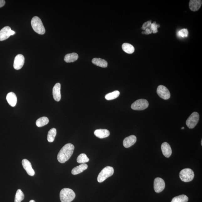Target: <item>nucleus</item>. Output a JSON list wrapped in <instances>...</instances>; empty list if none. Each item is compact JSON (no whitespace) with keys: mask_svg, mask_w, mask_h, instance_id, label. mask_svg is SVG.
Segmentation results:
<instances>
[{"mask_svg":"<svg viewBox=\"0 0 202 202\" xmlns=\"http://www.w3.org/2000/svg\"><path fill=\"white\" fill-rule=\"evenodd\" d=\"M74 149V146L72 144L69 143L65 145L58 154V161L61 163H64L68 161L72 156Z\"/></svg>","mask_w":202,"mask_h":202,"instance_id":"f257e3e1","label":"nucleus"},{"mask_svg":"<svg viewBox=\"0 0 202 202\" xmlns=\"http://www.w3.org/2000/svg\"><path fill=\"white\" fill-rule=\"evenodd\" d=\"M75 197V194L74 190L69 188L63 189L60 194L61 202H72L74 200Z\"/></svg>","mask_w":202,"mask_h":202,"instance_id":"f03ea898","label":"nucleus"},{"mask_svg":"<svg viewBox=\"0 0 202 202\" xmlns=\"http://www.w3.org/2000/svg\"><path fill=\"white\" fill-rule=\"evenodd\" d=\"M31 25L33 29L36 33L40 34H44L45 32V28L40 19L37 16H34L31 20Z\"/></svg>","mask_w":202,"mask_h":202,"instance_id":"7ed1b4c3","label":"nucleus"},{"mask_svg":"<svg viewBox=\"0 0 202 202\" xmlns=\"http://www.w3.org/2000/svg\"><path fill=\"white\" fill-rule=\"evenodd\" d=\"M114 173V169L112 167L107 166L105 167L100 172L97 177L98 182L101 183L111 176Z\"/></svg>","mask_w":202,"mask_h":202,"instance_id":"20e7f679","label":"nucleus"},{"mask_svg":"<svg viewBox=\"0 0 202 202\" xmlns=\"http://www.w3.org/2000/svg\"><path fill=\"white\" fill-rule=\"evenodd\" d=\"M179 177L182 181L188 182L193 180L194 177V173L192 169L186 168L181 171Z\"/></svg>","mask_w":202,"mask_h":202,"instance_id":"39448f33","label":"nucleus"},{"mask_svg":"<svg viewBox=\"0 0 202 202\" xmlns=\"http://www.w3.org/2000/svg\"><path fill=\"white\" fill-rule=\"evenodd\" d=\"M149 105L147 100L140 99L134 102L131 105V108L134 110L142 111L147 109Z\"/></svg>","mask_w":202,"mask_h":202,"instance_id":"423d86ee","label":"nucleus"},{"mask_svg":"<svg viewBox=\"0 0 202 202\" xmlns=\"http://www.w3.org/2000/svg\"><path fill=\"white\" fill-rule=\"evenodd\" d=\"M199 115L197 112H194L189 117L186 121V124L190 129L193 128L196 126L199 121Z\"/></svg>","mask_w":202,"mask_h":202,"instance_id":"0eeeda50","label":"nucleus"},{"mask_svg":"<svg viewBox=\"0 0 202 202\" xmlns=\"http://www.w3.org/2000/svg\"><path fill=\"white\" fill-rule=\"evenodd\" d=\"M15 34V32L11 29L10 27H4L0 30V41H3L8 39L11 36Z\"/></svg>","mask_w":202,"mask_h":202,"instance_id":"6e6552de","label":"nucleus"},{"mask_svg":"<svg viewBox=\"0 0 202 202\" xmlns=\"http://www.w3.org/2000/svg\"><path fill=\"white\" fill-rule=\"evenodd\" d=\"M157 93L159 97L164 100H168L170 97V93L168 88L163 85L158 87Z\"/></svg>","mask_w":202,"mask_h":202,"instance_id":"1a4fd4ad","label":"nucleus"},{"mask_svg":"<svg viewBox=\"0 0 202 202\" xmlns=\"http://www.w3.org/2000/svg\"><path fill=\"white\" fill-rule=\"evenodd\" d=\"M165 186L164 181L162 179L159 178L155 179L154 181V189L156 192L159 193L163 191Z\"/></svg>","mask_w":202,"mask_h":202,"instance_id":"9d476101","label":"nucleus"},{"mask_svg":"<svg viewBox=\"0 0 202 202\" xmlns=\"http://www.w3.org/2000/svg\"><path fill=\"white\" fill-rule=\"evenodd\" d=\"M24 57L22 54H18L16 56L13 63V67L15 70H20L22 68L24 63Z\"/></svg>","mask_w":202,"mask_h":202,"instance_id":"9b49d317","label":"nucleus"},{"mask_svg":"<svg viewBox=\"0 0 202 202\" xmlns=\"http://www.w3.org/2000/svg\"><path fill=\"white\" fill-rule=\"evenodd\" d=\"M22 164L27 174L30 176H34V175L35 174V172H34V169L32 168L31 163L27 159H23L22 161Z\"/></svg>","mask_w":202,"mask_h":202,"instance_id":"f8f14e48","label":"nucleus"},{"mask_svg":"<svg viewBox=\"0 0 202 202\" xmlns=\"http://www.w3.org/2000/svg\"><path fill=\"white\" fill-rule=\"evenodd\" d=\"M61 84L59 83H57L54 86L53 90V96L54 99L56 101H59L61 99L60 92Z\"/></svg>","mask_w":202,"mask_h":202,"instance_id":"ddd939ff","label":"nucleus"},{"mask_svg":"<svg viewBox=\"0 0 202 202\" xmlns=\"http://www.w3.org/2000/svg\"><path fill=\"white\" fill-rule=\"evenodd\" d=\"M161 149L163 155L166 158H169L172 155V150L170 146L167 142L162 144Z\"/></svg>","mask_w":202,"mask_h":202,"instance_id":"4468645a","label":"nucleus"},{"mask_svg":"<svg viewBox=\"0 0 202 202\" xmlns=\"http://www.w3.org/2000/svg\"><path fill=\"white\" fill-rule=\"evenodd\" d=\"M136 141L137 138L135 136H130L125 138L123 142V145L125 148H130L133 145Z\"/></svg>","mask_w":202,"mask_h":202,"instance_id":"2eb2a0df","label":"nucleus"},{"mask_svg":"<svg viewBox=\"0 0 202 202\" xmlns=\"http://www.w3.org/2000/svg\"><path fill=\"white\" fill-rule=\"evenodd\" d=\"M201 0H190L189 3V8L192 11L199 10L202 5Z\"/></svg>","mask_w":202,"mask_h":202,"instance_id":"dca6fc26","label":"nucleus"},{"mask_svg":"<svg viewBox=\"0 0 202 202\" xmlns=\"http://www.w3.org/2000/svg\"><path fill=\"white\" fill-rule=\"evenodd\" d=\"M7 100L9 104L12 107H14L17 103V97L16 95L13 92H10L7 94Z\"/></svg>","mask_w":202,"mask_h":202,"instance_id":"f3484780","label":"nucleus"},{"mask_svg":"<svg viewBox=\"0 0 202 202\" xmlns=\"http://www.w3.org/2000/svg\"><path fill=\"white\" fill-rule=\"evenodd\" d=\"M110 132L107 129L96 130L94 132V134L97 137L100 138H103L108 137L110 135Z\"/></svg>","mask_w":202,"mask_h":202,"instance_id":"a211bd4d","label":"nucleus"},{"mask_svg":"<svg viewBox=\"0 0 202 202\" xmlns=\"http://www.w3.org/2000/svg\"><path fill=\"white\" fill-rule=\"evenodd\" d=\"M88 168V165L86 163H82L75 167H74L72 170V174L73 175H76L83 172Z\"/></svg>","mask_w":202,"mask_h":202,"instance_id":"6ab92c4d","label":"nucleus"},{"mask_svg":"<svg viewBox=\"0 0 202 202\" xmlns=\"http://www.w3.org/2000/svg\"><path fill=\"white\" fill-rule=\"evenodd\" d=\"M92 62L94 65L103 68H106L107 66V62L106 61L101 58H94L92 60Z\"/></svg>","mask_w":202,"mask_h":202,"instance_id":"aec40b11","label":"nucleus"},{"mask_svg":"<svg viewBox=\"0 0 202 202\" xmlns=\"http://www.w3.org/2000/svg\"><path fill=\"white\" fill-rule=\"evenodd\" d=\"M78 57V54L76 53L68 54L65 56L64 60L66 63L74 62L77 60Z\"/></svg>","mask_w":202,"mask_h":202,"instance_id":"412c9836","label":"nucleus"},{"mask_svg":"<svg viewBox=\"0 0 202 202\" xmlns=\"http://www.w3.org/2000/svg\"><path fill=\"white\" fill-rule=\"evenodd\" d=\"M122 49L125 53L131 54L134 52L135 49L133 46L130 44L125 43L122 45Z\"/></svg>","mask_w":202,"mask_h":202,"instance_id":"4be33fe9","label":"nucleus"},{"mask_svg":"<svg viewBox=\"0 0 202 202\" xmlns=\"http://www.w3.org/2000/svg\"><path fill=\"white\" fill-rule=\"evenodd\" d=\"M57 134V130L55 128H51L48 132L47 140L48 142L51 143L54 142Z\"/></svg>","mask_w":202,"mask_h":202,"instance_id":"5701e85b","label":"nucleus"},{"mask_svg":"<svg viewBox=\"0 0 202 202\" xmlns=\"http://www.w3.org/2000/svg\"><path fill=\"white\" fill-rule=\"evenodd\" d=\"M49 121V119L47 117H42L36 121V124L37 127H40L47 125Z\"/></svg>","mask_w":202,"mask_h":202,"instance_id":"b1692460","label":"nucleus"},{"mask_svg":"<svg viewBox=\"0 0 202 202\" xmlns=\"http://www.w3.org/2000/svg\"><path fill=\"white\" fill-rule=\"evenodd\" d=\"M120 92L118 91H115L107 94L105 96V99L107 101H111V100L116 99L120 95Z\"/></svg>","mask_w":202,"mask_h":202,"instance_id":"393cba45","label":"nucleus"},{"mask_svg":"<svg viewBox=\"0 0 202 202\" xmlns=\"http://www.w3.org/2000/svg\"><path fill=\"white\" fill-rule=\"evenodd\" d=\"M24 195L22 190L18 189L15 194L14 202H21L24 199Z\"/></svg>","mask_w":202,"mask_h":202,"instance_id":"a878e982","label":"nucleus"},{"mask_svg":"<svg viewBox=\"0 0 202 202\" xmlns=\"http://www.w3.org/2000/svg\"><path fill=\"white\" fill-rule=\"evenodd\" d=\"M90 159L88 158L87 156L85 153L80 154L77 158V161L78 163H85L88 162Z\"/></svg>","mask_w":202,"mask_h":202,"instance_id":"bb28decb","label":"nucleus"},{"mask_svg":"<svg viewBox=\"0 0 202 202\" xmlns=\"http://www.w3.org/2000/svg\"><path fill=\"white\" fill-rule=\"evenodd\" d=\"M188 198L187 196L182 195L173 198L171 202H188Z\"/></svg>","mask_w":202,"mask_h":202,"instance_id":"cd10ccee","label":"nucleus"},{"mask_svg":"<svg viewBox=\"0 0 202 202\" xmlns=\"http://www.w3.org/2000/svg\"><path fill=\"white\" fill-rule=\"evenodd\" d=\"M179 34L182 37H187L188 35V30L186 28L182 29L179 31Z\"/></svg>","mask_w":202,"mask_h":202,"instance_id":"c85d7f7f","label":"nucleus"},{"mask_svg":"<svg viewBox=\"0 0 202 202\" xmlns=\"http://www.w3.org/2000/svg\"><path fill=\"white\" fill-rule=\"evenodd\" d=\"M160 27L158 24H157L155 22L152 23L151 26V29L153 34H156L158 32V28Z\"/></svg>","mask_w":202,"mask_h":202,"instance_id":"c756f323","label":"nucleus"},{"mask_svg":"<svg viewBox=\"0 0 202 202\" xmlns=\"http://www.w3.org/2000/svg\"><path fill=\"white\" fill-rule=\"evenodd\" d=\"M152 24L151 21H149L146 22L143 24V26L142 28V29L145 30L147 28L151 29V26Z\"/></svg>","mask_w":202,"mask_h":202,"instance_id":"7c9ffc66","label":"nucleus"},{"mask_svg":"<svg viewBox=\"0 0 202 202\" xmlns=\"http://www.w3.org/2000/svg\"><path fill=\"white\" fill-rule=\"evenodd\" d=\"M145 30V32H142V34H149L152 33V31L150 28H147Z\"/></svg>","mask_w":202,"mask_h":202,"instance_id":"2f4dec72","label":"nucleus"},{"mask_svg":"<svg viewBox=\"0 0 202 202\" xmlns=\"http://www.w3.org/2000/svg\"><path fill=\"white\" fill-rule=\"evenodd\" d=\"M5 1H4V0H0V8L3 7L5 5Z\"/></svg>","mask_w":202,"mask_h":202,"instance_id":"473e14b6","label":"nucleus"},{"mask_svg":"<svg viewBox=\"0 0 202 202\" xmlns=\"http://www.w3.org/2000/svg\"><path fill=\"white\" fill-rule=\"evenodd\" d=\"M29 202H36L34 200H30Z\"/></svg>","mask_w":202,"mask_h":202,"instance_id":"72a5a7b5","label":"nucleus"},{"mask_svg":"<svg viewBox=\"0 0 202 202\" xmlns=\"http://www.w3.org/2000/svg\"><path fill=\"white\" fill-rule=\"evenodd\" d=\"M182 129H184V127H182Z\"/></svg>","mask_w":202,"mask_h":202,"instance_id":"f704fd0d","label":"nucleus"},{"mask_svg":"<svg viewBox=\"0 0 202 202\" xmlns=\"http://www.w3.org/2000/svg\"><path fill=\"white\" fill-rule=\"evenodd\" d=\"M201 145H202V140H201Z\"/></svg>","mask_w":202,"mask_h":202,"instance_id":"c9c22d12","label":"nucleus"}]
</instances>
